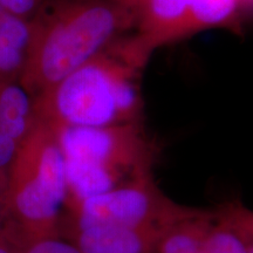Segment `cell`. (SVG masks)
<instances>
[{
  "label": "cell",
  "mask_w": 253,
  "mask_h": 253,
  "mask_svg": "<svg viewBox=\"0 0 253 253\" xmlns=\"http://www.w3.org/2000/svg\"><path fill=\"white\" fill-rule=\"evenodd\" d=\"M149 58L134 38H120L34 97L36 120L52 128H97L142 122L140 80Z\"/></svg>",
  "instance_id": "obj_1"
},
{
  "label": "cell",
  "mask_w": 253,
  "mask_h": 253,
  "mask_svg": "<svg viewBox=\"0 0 253 253\" xmlns=\"http://www.w3.org/2000/svg\"><path fill=\"white\" fill-rule=\"evenodd\" d=\"M118 0H60L32 19V40L20 82L37 97L108 48L135 24Z\"/></svg>",
  "instance_id": "obj_2"
},
{
  "label": "cell",
  "mask_w": 253,
  "mask_h": 253,
  "mask_svg": "<svg viewBox=\"0 0 253 253\" xmlns=\"http://www.w3.org/2000/svg\"><path fill=\"white\" fill-rule=\"evenodd\" d=\"M67 205L65 156L55 131L36 120L6 173L0 238L19 250L61 237Z\"/></svg>",
  "instance_id": "obj_3"
},
{
  "label": "cell",
  "mask_w": 253,
  "mask_h": 253,
  "mask_svg": "<svg viewBox=\"0 0 253 253\" xmlns=\"http://www.w3.org/2000/svg\"><path fill=\"white\" fill-rule=\"evenodd\" d=\"M52 129L65 156L66 210L86 198L153 176L157 149L142 122Z\"/></svg>",
  "instance_id": "obj_4"
},
{
  "label": "cell",
  "mask_w": 253,
  "mask_h": 253,
  "mask_svg": "<svg viewBox=\"0 0 253 253\" xmlns=\"http://www.w3.org/2000/svg\"><path fill=\"white\" fill-rule=\"evenodd\" d=\"M192 209L168 197L154 176H148L69 207L61 237L69 231L97 226L166 230Z\"/></svg>",
  "instance_id": "obj_5"
},
{
  "label": "cell",
  "mask_w": 253,
  "mask_h": 253,
  "mask_svg": "<svg viewBox=\"0 0 253 253\" xmlns=\"http://www.w3.org/2000/svg\"><path fill=\"white\" fill-rule=\"evenodd\" d=\"M242 0H143L136 12L138 46L151 55L161 47L225 25Z\"/></svg>",
  "instance_id": "obj_6"
},
{
  "label": "cell",
  "mask_w": 253,
  "mask_h": 253,
  "mask_svg": "<svg viewBox=\"0 0 253 253\" xmlns=\"http://www.w3.org/2000/svg\"><path fill=\"white\" fill-rule=\"evenodd\" d=\"M163 231L97 226L69 231L62 238L84 253H155Z\"/></svg>",
  "instance_id": "obj_7"
},
{
  "label": "cell",
  "mask_w": 253,
  "mask_h": 253,
  "mask_svg": "<svg viewBox=\"0 0 253 253\" xmlns=\"http://www.w3.org/2000/svg\"><path fill=\"white\" fill-rule=\"evenodd\" d=\"M214 218L216 210L194 208L163 231L155 253H203Z\"/></svg>",
  "instance_id": "obj_8"
},
{
  "label": "cell",
  "mask_w": 253,
  "mask_h": 253,
  "mask_svg": "<svg viewBox=\"0 0 253 253\" xmlns=\"http://www.w3.org/2000/svg\"><path fill=\"white\" fill-rule=\"evenodd\" d=\"M36 123L34 97L20 80L0 77V128L18 144Z\"/></svg>",
  "instance_id": "obj_9"
},
{
  "label": "cell",
  "mask_w": 253,
  "mask_h": 253,
  "mask_svg": "<svg viewBox=\"0 0 253 253\" xmlns=\"http://www.w3.org/2000/svg\"><path fill=\"white\" fill-rule=\"evenodd\" d=\"M32 40V20L8 14L0 28V77L20 80Z\"/></svg>",
  "instance_id": "obj_10"
},
{
  "label": "cell",
  "mask_w": 253,
  "mask_h": 253,
  "mask_svg": "<svg viewBox=\"0 0 253 253\" xmlns=\"http://www.w3.org/2000/svg\"><path fill=\"white\" fill-rule=\"evenodd\" d=\"M203 253H248L244 240L227 217L223 207L216 210V218Z\"/></svg>",
  "instance_id": "obj_11"
},
{
  "label": "cell",
  "mask_w": 253,
  "mask_h": 253,
  "mask_svg": "<svg viewBox=\"0 0 253 253\" xmlns=\"http://www.w3.org/2000/svg\"><path fill=\"white\" fill-rule=\"evenodd\" d=\"M223 209L244 240L248 253H253V209L239 202L227 203Z\"/></svg>",
  "instance_id": "obj_12"
},
{
  "label": "cell",
  "mask_w": 253,
  "mask_h": 253,
  "mask_svg": "<svg viewBox=\"0 0 253 253\" xmlns=\"http://www.w3.org/2000/svg\"><path fill=\"white\" fill-rule=\"evenodd\" d=\"M18 251L19 253H84L77 245L62 237H49L37 240Z\"/></svg>",
  "instance_id": "obj_13"
},
{
  "label": "cell",
  "mask_w": 253,
  "mask_h": 253,
  "mask_svg": "<svg viewBox=\"0 0 253 253\" xmlns=\"http://www.w3.org/2000/svg\"><path fill=\"white\" fill-rule=\"evenodd\" d=\"M0 6L15 17L32 20L45 6L43 0H0Z\"/></svg>",
  "instance_id": "obj_14"
},
{
  "label": "cell",
  "mask_w": 253,
  "mask_h": 253,
  "mask_svg": "<svg viewBox=\"0 0 253 253\" xmlns=\"http://www.w3.org/2000/svg\"><path fill=\"white\" fill-rule=\"evenodd\" d=\"M19 144L12 140L8 135H6L0 128V172L7 173V170L11 166L15 153H17Z\"/></svg>",
  "instance_id": "obj_15"
},
{
  "label": "cell",
  "mask_w": 253,
  "mask_h": 253,
  "mask_svg": "<svg viewBox=\"0 0 253 253\" xmlns=\"http://www.w3.org/2000/svg\"><path fill=\"white\" fill-rule=\"evenodd\" d=\"M0 253H19V251L14 246L8 244L4 239L0 238Z\"/></svg>",
  "instance_id": "obj_16"
},
{
  "label": "cell",
  "mask_w": 253,
  "mask_h": 253,
  "mask_svg": "<svg viewBox=\"0 0 253 253\" xmlns=\"http://www.w3.org/2000/svg\"><path fill=\"white\" fill-rule=\"evenodd\" d=\"M5 185H6V175L5 173L0 172V211H1L2 197H4V192H5Z\"/></svg>",
  "instance_id": "obj_17"
},
{
  "label": "cell",
  "mask_w": 253,
  "mask_h": 253,
  "mask_svg": "<svg viewBox=\"0 0 253 253\" xmlns=\"http://www.w3.org/2000/svg\"><path fill=\"white\" fill-rule=\"evenodd\" d=\"M118 1H121L123 4H126V5H138L140 2L143 1V0H118Z\"/></svg>",
  "instance_id": "obj_18"
}]
</instances>
